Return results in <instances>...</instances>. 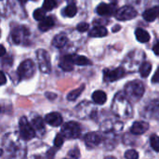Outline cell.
<instances>
[{
	"label": "cell",
	"mask_w": 159,
	"mask_h": 159,
	"mask_svg": "<svg viewBox=\"0 0 159 159\" xmlns=\"http://www.w3.org/2000/svg\"><path fill=\"white\" fill-rule=\"evenodd\" d=\"M125 157L127 159H138L139 155H138L137 151H135V150H129L126 152Z\"/></svg>",
	"instance_id": "obj_27"
},
{
	"label": "cell",
	"mask_w": 159,
	"mask_h": 159,
	"mask_svg": "<svg viewBox=\"0 0 159 159\" xmlns=\"http://www.w3.org/2000/svg\"><path fill=\"white\" fill-rule=\"evenodd\" d=\"M135 35L136 38L139 42L141 43H147L150 40V34L147 31H145L143 28H138L135 31Z\"/></svg>",
	"instance_id": "obj_14"
},
{
	"label": "cell",
	"mask_w": 159,
	"mask_h": 159,
	"mask_svg": "<svg viewBox=\"0 0 159 159\" xmlns=\"http://www.w3.org/2000/svg\"><path fill=\"white\" fill-rule=\"evenodd\" d=\"M107 35V30L102 26H96L89 31V36L91 37H102Z\"/></svg>",
	"instance_id": "obj_17"
},
{
	"label": "cell",
	"mask_w": 159,
	"mask_h": 159,
	"mask_svg": "<svg viewBox=\"0 0 159 159\" xmlns=\"http://www.w3.org/2000/svg\"><path fill=\"white\" fill-rule=\"evenodd\" d=\"M153 83H159V68L158 70L156 72V74L154 75L153 78H152Z\"/></svg>",
	"instance_id": "obj_30"
},
{
	"label": "cell",
	"mask_w": 159,
	"mask_h": 159,
	"mask_svg": "<svg viewBox=\"0 0 159 159\" xmlns=\"http://www.w3.org/2000/svg\"><path fill=\"white\" fill-rule=\"evenodd\" d=\"M63 142H64V140H63L62 134H57V135H56V138H55V140H54V144H55L57 147H61V146L63 144Z\"/></svg>",
	"instance_id": "obj_28"
},
{
	"label": "cell",
	"mask_w": 159,
	"mask_h": 159,
	"mask_svg": "<svg viewBox=\"0 0 159 159\" xmlns=\"http://www.w3.org/2000/svg\"><path fill=\"white\" fill-rule=\"evenodd\" d=\"M6 81H7L6 76H5V75H4V73L1 72V85H5V84H6Z\"/></svg>",
	"instance_id": "obj_32"
},
{
	"label": "cell",
	"mask_w": 159,
	"mask_h": 159,
	"mask_svg": "<svg viewBox=\"0 0 159 159\" xmlns=\"http://www.w3.org/2000/svg\"><path fill=\"white\" fill-rule=\"evenodd\" d=\"M92 100L95 103L102 105V104L105 103V102L107 100L106 93L102 90H97L92 94Z\"/></svg>",
	"instance_id": "obj_16"
},
{
	"label": "cell",
	"mask_w": 159,
	"mask_h": 159,
	"mask_svg": "<svg viewBox=\"0 0 159 159\" xmlns=\"http://www.w3.org/2000/svg\"><path fill=\"white\" fill-rule=\"evenodd\" d=\"M74 64H75V61H74V56L72 55H65L63 56L61 61H60V67L64 70V71H72L73 68H74Z\"/></svg>",
	"instance_id": "obj_10"
},
{
	"label": "cell",
	"mask_w": 159,
	"mask_h": 159,
	"mask_svg": "<svg viewBox=\"0 0 159 159\" xmlns=\"http://www.w3.org/2000/svg\"><path fill=\"white\" fill-rule=\"evenodd\" d=\"M152 71V64L149 62H143L140 67V74L143 77H147Z\"/></svg>",
	"instance_id": "obj_19"
},
{
	"label": "cell",
	"mask_w": 159,
	"mask_h": 159,
	"mask_svg": "<svg viewBox=\"0 0 159 159\" xmlns=\"http://www.w3.org/2000/svg\"><path fill=\"white\" fill-rule=\"evenodd\" d=\"M101 141V136L96 132H90L85 136V143L89 146H97L98 144H100Z\"/></svg>",
	"instance_id": "obj_12"
},
{
	"label": "cell",
	"mask_w": 159,
	"mask_h": 159,
	"mask_svg": "<svg viewBox=\"0 0 159 159\" xmlns=\"http://www.w3.org/2000/svg\"><path fill=\"white\" fill-rule=\"evenodd\" d=\"M34 19L36 20H43L45 18H46V10L44 8H38V9H35L34 12Z\"/></svg>",
	"instance_id": "obj_24"
},
{
	"label": "cell",
	"mask_w": 159,
	"mask_h": 159,
	"mask_svg": "<svg viewBox=\"0 0 159 159\" xmlns=\"http://www.w3.org/2000/svg\"><path fill=\"white\" fill-rule=\"evenodd\" d=\"M67 41H68V38H67L66 35H64V34H58V35H56L54 37V39L52 41V45L54 47L60 48L64 47L66 45Z\"/></svg>",
	"instance_id": "obj_18"
},
{
	"label": "cell",
	"mask_w": 159,
	"mask_h": 159,
	"mask_svg": "<svg viewBox=\"0 0 159 159\" xmlns=\"http://www.w3.org/2000/svg\"><path fill=\"white\" fill-rule=\"evenodd\" d=\"M34 71H35L34 63L31 60H25L20 64L18 68V74L20 78L32 77L33 75L34 74Z\"/></svg>",
	"instance_id": "obj_4"
},
{
	"label": "cell",
	"mask_w": 159,
	"mask_h": 159,
	"mask_svg": "<svg viewBox=\"0 0 159 159\" xmlns=\"http://www.w3.org/2000/svg\"><path fill=\"white\" fill-rule=\"evenodd\" d=\"M74 61H75V64H77V65H81V66H85V65H89L91 63V61L85 56H80V55H77V56H74Z\"/></svg>",
	"instance_id": "obj_20"
},
{
	"label": "cell",
	"mask_w": 159,
	"mask_h": 159,
	"mask_svg": "<svg viewBox=\"0 0 159 159\" xmlns=\"http://www.w3.org/2000/svg\"><path fill=\"white\" fill-rule=\"evenodd\" d=\"M153 51L155 52V54H156V55L159 56V42H157V43L154 46V48H153Z\"/></svg>",
	"instance_id": "obj_31"
},
{
	"label": "cell",
	"mask_w": 159,
	"mask_h": 159,
	"mask_svg": "<svg viewBox=\"0 0 159 159\" xmlns=\"http://www.w3.org/2000/svg\"><path fill=\"white\" fill-rule=\"evenodd\" d=\"M137 16V11L130 6H125L119 8L116 13V18L118 20H129Z\"/></svg>",
	"instance_id": "obj_6"
},
{
	"label": "cell",
	"mask_w": 159,
	"mask_h": 159,
	"mask_svg": "<svg viewBox=\"0 0 159 159\" xmlns=\"http://www.w3.org/2000/svg\"><path fill=\"white\" fill-rule=\"evenodd\" d=\"M76 12H77V7H76L75 5H73V4L68 5V6L64 8V10H63L64 16H67V17H70V18L74 17V16L76 14Z\"/></svg>",
	"instance_id": "obj_22"
},
{
	"label": "cell",
	"mask_w": 159,
	"mask_h": 159,
	"mask_svg": "<svg viewBox=\"0 0 159 159\" xmlns=\"http://www.w3.org/2000/svg\"><path fill=\"white\" fill-rule=\"evenodd\" d=\"M26 1H27V0H19V2H20V4H24V3H26Z\"/></svg>",
	"instance_id": "obj_35"
},
{
	"label": "cell",
	"mask_w": 159,
	"mask_h": 159,
	"mask_svg": "<svg viewBox=\"0 0 159 159\" xmlns=\"http://www.w3.org/2000/svg\"><path fill=\"white\" fill-rule=\"evenodd\" d=\"M125 75L123 68H116L115 70H105L104 71V80L107 82H114L121 78Z\"/></svg>",
	"instance_id": "obj_7"
},
{
	"label": "cell",
	"mask_w": 159,
	"mask_h": 159,
	"mask_svg": "<svg viewBox=\"0 0 159 159\" xmlns=\"http://www.w3.org/2000/svg\"><path fill=\"white\" fill-rule=\"evenodd\" d=\"M80 132L79 124L74 121L65 123L61 128V133L67 139H76L79 137Z\"/></svg>",
	"instance_id": "obj_2"
},
{
	"label": "cell",
	"mask_w": 159,
	"mask_h": 159,
	"mask_svg": "<svg viewBox=\"0 0 159 159\" xmlns=\"http://www.w3.org/2000/svg\"><path fill=\"white\" fill-rule=\"evenodd\" d=\"M56 6H57L56 0H45L44 3H43V8L46 11L53 9Z\"/></svg>",
	"instance_id": "obj_25"
},
{
	"label": "cell",
	"mask_w": 159,
	"mask_h": 159,
	"mask_svg": "<svg viewBox=\"0 0 159 159\" xmlns=\"http://www.w3.org/2000/svg\"><path fill=\"white\" fill-rule=\"evenodd\" d=\"M125 90L129 97L134 100H139L141 97H143L144 93V86L142 82L138 80L131 81L126 86Z\"/></svg>",
	"instance_id": "obj_1"
},
{
	"label": "cell",
	"mask_w": 159,
	"mask_h": 159,
	"mask_svg": "<svg viewBox=\"0 0 159 159\" xmlns=\"http://www.w3.org/2000/svg\"><path fill=\"white\" fill-rule=\"evenodd\" d=\"M6 53V49H5V47L3 45H1V52H0V55L1 56H4Z\"/></svg>",
	"instance_id": "obj_33"
},
{
	"label": "cell",
	"mask_w": 159,
	"mask_h": 159,
	"mask_svg": "<svg viewBox=\"0 0 159 159\" xmlns=\"http://www.w3.org/2000/svg\"><path fill=\"white\" fill-rule=\"evenodd\" d=\"M84 89H85V86H81L80 88H78V89H75V90H72V91L67 95L68 101H75V100H76V99L80 96V94L83 92Z\"/></svg>",
	"instance_id": "obj_21"
},
{
	"label": "cell",
	"mask_w": 159,
	"mask_h": 159,
	"mask_svg": "<svg viewBox=\"0 0 159 159\" xmlns=\"http://www.w3.org/2000/svg\"><path fill=\"white\" fill-rule=\"evenodd\" d=\"M45 121H46V123H48V125H50L52 127H59L62 123V117H61V114H59L57 112H53V113H50L46 116Z\"/></svg>",
	"instance_id": "obj_8"
},
{
	"label": "cell",
	"mask_w": 159,
	"mask_h": 159,
	"mask_svg": "<svg viewBox=\"0 0 159 159\" xmlns=\"http://www.w3.org/2000/svg\"><path fill=\"white\" fill-rule=\"evenodd\" d=\"M106 159H116V158H115V157H107Z\"/></svg>",
	"instance_id": "obj_36"
},
{
	"label": "cell",
	"mask_w": 159,
	"mask_h": 159,
	"mask_svg": "<svg viewBox=\"0 0 159 159\" xmlns=\"http://www.w3.org/2000/svg\"><path fill=\"white\" fill-rule=\"evenodd\" d=\"M89 28V25L87 22H80V23L76 26L77 31L80 32V33H84V32L88 31Z\"/></svg>",
	"instance_id": "obj_29"
},
{
	"label": "cell",
	"mask_w": 159,
	"mask_h": 159,
	"mask_svg": "<svg viewBox=\"0 0 159 159\" xmlns=\"http://www.w3.org/2000/svg\"><path fill=\"white\" fill-rule=\"evenodd\" d=\"M36 57L38 60L39 69L43 73H49L50 72V61L48 53L44 49H38L36 51Z\"/></svg>",
	"instance_id": "obj_5"
},
{
	"label": "cell",
	"mask_w": 159,
	"mask_h": 159,
	"mask_svg": "<svg viewBox=\"0 0 159 159\" xmlns=\"http://www.w3.org/2000/svg\"><path fill=\"white\" fill-rule=\"evenodd\" d=\"M20 134L24 141H30L35 136V132L33 127L29 124L26 117H21L20 119Z\"/></svg>",
	"instance_id": "obj_3"
},
{
	"label": "cell",
	"mask_w": 159,
	"mask_h": 159,
	"mask_svg": "<svg viewBox=\"0 0 159 159\" xmlns=\"http://www.w3.org/2000/svg\"><path fill=\"white\" fill-rule=\"evenodd\" d=\"M148 129H149L148 123L143 122V121H142V122L138 121L132 125V127L130 128V131L134 135H141V134H143L144 132H146Z\"/></svg>",
	"instance_id": "obj_9"
},
{
	"label": "cell",
	"mask_w": 159,
	"mask_h": 159,
	"mask_svg": "<svg viewBox=\"0 0 159 159\" xmlns=\"http://www.w3.org/2000/svg\"><path fill=\"white\" fill-rule=\"evenodd\" d=\"M151 145L153 149L157 152H159V137L157 135H152L151 137Z\"/></svg>",
	"instance_id": "obj_26"
},
{
	"label": "cell",
	"mask_w": 159,
	"mask_h": 159,
	"mask_svg": "<svg viewBox=\"0 0 159 159\" xmlns=\"http://www.w3.org/2000/svg\"><path fill=\"white\" fill-rule=\"evenodd\" d=\"M115 12L113 5H108L105 3H101L97 7V13L101 16H110Z\"/></svg>",
	"instance_id": "obj_11"
},
{
	"label": "cell",
	"mask_w": 159,
	"mask_h": 159,
	"mask_svg": "<svg viewBox=\"0 0 159 159\" xmlns=\"http://www.w3.org/2000/svg\"><path fill=\"white\" fill-rule=\"evenodd\" d=\"M143 19L147 21H153L159 16V7H154L145 10L143 14Z\"/></svg>",
	"instance_id": "obj_13"
},
{
	"label": "cell",
	"mask_w": 159,
	"mask_h": 159,
	"mask_svg": "<svg viewBox=\"0 0 159 159\" xmlns=\"http://www.w3.org/2000/svg\"><path fill=\"white\" fill-rule=\"evenodd\" d=\"M54 26V20L51 17H46L43 20L40 21L38 27L41 32H47Z\"/></svg>",
	"instance_id": "obj_15"
},
{
	"label": "cell",
	"mask_w": 159,
	"mask_h": 159,
	"mask_svg": "<svg viewBox=\"0 0 159 159\" xmlns=\"http://www.w3.org/2000/svg\"><path fill=\"white\" fill-rule=\"evenodd\" d=\"M121 28V26L120 25H116V26H115L114 28H113V31L114 32H117L118 31V29H120Z\"/></svg>",
	"instance_id": "obj_34"
},
{
	"label": "cell",
	"mask_w": 159,
	"mask_h": 159,
	"mask_svg": "<svg viewBox=\"0 0 159 159\" xmlns=\"http://www.w3.org/2000/svg\"><path fill=\"white\" fill-rule=\"evenodd\" d=\"M32 124H33V127L34 129H36L37 130H41L45 128V122H44L43 118L39 117V116L34 118L32 121Z\"/></svg>",
	"instance_id": "obj_23"
}]
</instances>
